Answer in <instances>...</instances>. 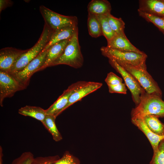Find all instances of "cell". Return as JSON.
<instances>
[{"label":"cell","instance_id":"obj_31","mask_svg":"<svg viewBox=\"0 0 164 164\" xmlns=\"http://www.w3.org/2000/svg\"><path fill=\"white\" fill-rule=\"evenodd\" d=\"M109 93H118L123 94H127V89L125 83H123L115 85L108 86Z\"/></svg>","mask_w":164,"mask_h":164},{"label":"cell","instance_id":"obj_24","mask_svg":"<svg viewBox=\"0 0 164 164\" xmlns=\"http://www.w3.org/2000/svg\"><path fill=\"white\" fill-rule=\"evenodd\" d=\"M139 15L148 22H151L156 26L164 35V19L144 12L138 10Z\"/></svg>","mask_w":164,"mask_h":164},{"label":"cell","instance_id":"obj_11","mask_svg":"<svg viewBox=\"0 0 164 164\" xmlns=\"http://www.w3.org/2000/svg\"><path fill=\"white\" fill-rule=\"evenodd\" d=\"M27 50H20L12 47L1 49L0 70L9 73L18 59Z\"/></svg>","mask_w":164,"mask_h":164},{"label":"cell","instance_id":"obj_8","mask_svg":"<svg viewBox=\"0 0 164 164\" xmlns=\"http://www.w3.org/2000/svg\"><path fill=\"white\" fill-rule=\"evenodd\" d=\"M47 53V50H43L22 70L12 75L25 89L29 84L31 76L39 71L43 66Z\"/></svg>","mask_w":164,"mask_h":164},{"label":"cell","instance_id":"obj_27","mask_svg":"<svg viewBox=\"0 0 164 164\" xmlns=\"http://www.w3.org/2000/svg\"><path fill=\"white\" fill-rule=\"evenodd\" d=\"M34 158L31 152H25L14 159L11 164H31Z\"/></svg>","mask_w":164,"mask_h":164},{"label":"cell","instance_id":"obj_13","mask_svg":"<svg viewBox=\"0 0 164 164\" xmlns=\"http://www.w3.org/2000/svg\"><path fill=\"white\" fill-rule=\"evenodd\" d=\"M107 47L118 50L144 53L133 45L128 39L125 33L116 34L107 42Z\"/></svg>","mask_w":164,"mask_h":164},{"label":"cell","instance_id":"obj_21","mask_svg":"<svg viewBox=\"0 0 164 164\" xmlns=\"http://www.w3.org/2000/svg\"><path fill=\"white\" fill-rule=\"evenodd\" d=\"M87 25L89 34L91 37L96 38L103 36L101 25L97 16L88 13Z\"/></svg>","mask_w":164,"mask_h":164},{"label":"cell","instance_id":"obj_14","mask_svg":"<svg viewBox=\"0 0 164 164\" xmlns=\"http://www.w3.org/2000/svg\"><path fill=\"white\" fill-rule=\"evenodd\" d=\"M138 10L164 18V0H140Z\"/></svg>","mask_w":164,"mask_h":164},{"label":"cell","instance_id":"obj_6","mask_svg":"<svg viewBox=\"0 0 164 164\" xmlns=\"http://www.w3.org/2000/svg\"><path fill=\"white\" fill-rule=\"evenodd\" d=\"M111 66L122 77L125 85L130 91L133 101L136 106L140 103L142 95L145 91L136 79L114 60H109Z\"/></svg>","mask_w":164,"mask_h":164},{"label":"cell","instance_id":"obj_26","mask_svg":"<svg viewBox=\"0 0 164 164\" xmlns=\"http://www.w3.org/2000/svg\"><path fill=\"white\" fill-rule=\"evenodd\" d=\"M150 164H164V138L159 142L157 151L153 152Z\"/></svg>","mask_w":164,"mask_h":164},{"label":"cell","instance_id":"obj_5","mask_svg":"<svg viewBox=\"0 0 164 164\" xmlns=\"http://www.w3.org/2000/svg\"><path fill=\"white\" fill-rule=\"evenodd\" d=\"M39 9L45 24L54 32L67 26L77 25L78 19L76 16L59 14L44 5L40 6Z\"/></svg>","mask_w":164,"mask_h":164},{"label":"cell","instance_id":"obj_12","mask_svg":"<svg viewBox=\"0 0 164 164\" xmlns=\"http://www.w3.org/2000/svg\"><path fill=\"white\" fill-rule=\"evenodd\" d=\"M102 85L100 82L84 81L82 84L71 95L68 103L62 110L61 113L74 103L99 89Z\"/></svg>","mask_w":164,"mask_h":164},{"label":"cell","instance_id":"obj_20","mask_svg":"<svg viewBox=\"0 0 164 164\" xmlns=\"http://www.w3.org/2000/svg\"><path fill=\"white\" fill-rule=\"evenodd\" d=\"M147 126L154 134L164 135V124L159 119V117L153 115H147L143 117Z\"/></svg>","mask_w":164,"mask_h":164},{"label":"cell","instance_id":"obj_32","mask_svg":"<svg viewBox=\"0 0 164 164\" xmlns=\"http://www.w3.org/2000/svg\"><path fill=\"white\" fill-rule=\"evenodd\" d=\"M13 2L9 0H0V13L6 8L11 6Z\"/></svg>","mask_w":164,"mask_h":164},{"label":"cell","instance_id":"obj_23","mask_svg":"<svg viewBox=\"0 0 164 164\" xmlns=\"http://www.w3.org/2000/svg\"><path fill=\"white\" fill-rule=\"evenodd\" d=\"M106 15L111 29L116 34L125 33V23L121 18L116 17L111 13Z\"/></svg>","mask_w":164,"mask_h":164},{"label":"cell","instance_id":"obj_1","mask_svg":"<svg viewBox=\"0 0 164 164\" xmlns=\"http://www.w3.org/2000/svg\"><path fill=\"white\" fill-rule=\"evenodd\" d=\"M102 54L108 60L116 61L122 67H128L147 70L146 61L147 56L145 53L124 51L106 46L101 47Z\"/></svg>","mask_w":164,"mask_h":164},{"label":"cell","instance_id":"obj_33","mask_svg":"<svg viewBox=\"0 0 164 164\" xmlns=\"http://www.w3.org/2000/svg\"><path fill=\"white\" fill-rule=\"evenodd\" d=\"M3 154L2 153V149L1 146H0V164H2V157Z\"/></svg>","mask_w":164,"mask_h":164},{"label":"cell","instance_id":"obj_15","mask_svg":"<svg viewBox=\"0 0 164 164\" xmlns=\"http://www.w3.org/2000/svg\"><path fill=\"white\" fill-rule=\"evenodd\" d=\"M131 121L147 137L151 145L153 152H156L159 142L164 138V135L159 136L152 132L147 126L143 117L131 118Z\"/></svg>","mask_w":164,"mask_h":164},{"label":"cell","instance_id":"obj_16","mask_svg":"<svg viewBox=\"0 0 164 164\" xmlns=\"http://www.w3.org/2000/svg\"><path fill=\"white\" fill-rule=\"evenodd\" d=\"M70 39L58 42L51 46L47 50L45 62L39 71L50 67L51 65L62 54Z\"/></svg>","mask_w":164,"mask_h":164},{"label":"cell","instance_id":"obj_2","mask_svg":"<svg viewBox=\"0 0 164 164\" xmlns=\"http://www.w3.org/2000/svg\"><path fill=\"white\" fill-rule=\"evenodd\" d=\"M54 32L45 24L42 32L36 43L20 56L9 73L13 75L22 70L44 50Z\"/></svg>","mask_w":164,"mask_h":164},{"label":"cell","instance_id":"obj_29","mask_svg":"<svg viewBox=\"0 0 164 164\" xmlns=\"http://www.w3.org/2000/svg\"><path fill=\"white\" fill-rule=\"evenodd\" d=\"M59 159L58 155L38 157L34 158L31 164H53Z\"/></svg>","mask_w":164,"mask_h":164},{"label":"cell","instance_id":"obj_7","mask_svg":"<svg viewBox=\"0 0 164 164\" xmlns=\"http://www.w3.org/2000/svg\"><path fill=\"white\" fill-rule=\"evenodd\" d=\"M122 67L136 79L146 93L161 97L160 88L147 70L126 67Z\"/></svg>","mask_w":164,"mask_h":164},{"label":"cell","instance_id":"obj_18","mask_svg":"<svg viewBox=\"0 0 164 164\" xmlns=\"http://www.w3.org/2000/svg\"><path fill=\"white\" fill-rule=\"evenodd\" d=\"M88 13L95 15H107L111 13V7L107 0H92L87 6Z\"/></svg>","mask_w":164,"mask_h":164},{"label":"cell","instance_id":"obj_28","mask_svg":"<svg viewBox=\"0 0 164 164\" xmlns=\"http://www.w3.org/2000/svg\"><path fill=\"white\" fill-rule=\"evenodd\" d=\"M53 164H79V162L76 158L67 151L61 158L55 161Z\"/></svg>","mask_w":164,"mask_h":164},{"label":"cell","instance_id":"obj_34","mask_svg":"<svg viewBox=\"0 0 164 164\" xmlns=\"http://www.w3.org/2000/svg\"><path fill=\"white\" fill-rule=\"evenodd\" d=\"M164 19V18H163Z\"/></svg>","mask_w":164,"mask_h":164},{"label":"cell","instance_id":"obj_3","mask_svg":"<svg viewBox=\"0 0 164 164\" xmlns=\"http://www.w3.org/2000/svg\"><path fill=\"white\" fill-rule=\"evenodd\" d=\"M161 97L146 92L142 94L140 103L133 108L131 118L151 115L159 118L164 116V101Z\"/></svg>","mask_w":164,"mask_h":164},{"label":"cell","instance_id":"obj_9","mask_svg":"<svg viewBox=\"0 0 164 164\" xmlns=\"http://www.w3.org/2000/svg\"><path fill=\"white\" fill-rule=\"evenodd\" d=\"M25 89L15 78L8 73L0 70V105L6 97H10L15 92Z\"/></svg>","mask_w":164,"mask_h":164},{"label":"cell","instance_id":"obj_17","mask_svg":"<svg viewBox=\"0 0 164 164\" xmlns=\"http://www.w3.org/2000/svg\"><path fill=\"white\" fill-rule=\"evenodd\" d=\"M78 30L77 25H76L67 26L54 32L43 50H47L51 46L58 42L71 38Z\"/></svg>","mask_w":164,"mask_h":164},{"label":"cell","instance_id":"obj_10","mask_svg":"<svg viewBox=\"0 0 164 164\" xmlns=\"http://www.w3.org/2000/svg\"><path fill=\"white\" fill-rule=\"evenodd\" d=\"M79 81L70 85L64 90L57 100L47 109L46 110V115L54 116L56 118L61 113L62 109L67 105L72 94L77 90L84 83Z\"/></svg>","mask_w":164,"mask_h":164},{"label":"cell","instance_id":"obj_22","mask_svg":"<svg viewBox=\"0 0 164 164\" xmlns=\"http://www.w3.org/2000/svg\"><path fill=\"white\" fill-rule=\"evenodd\" d=\"M56 118L53 115H46L42 123L51 134L53 140L55 141L58 142L61 140L63 138L56 127Z\"/></svg>","mask_w":164,"mask_h":164},{"label":"cell","instance_id":"obj_30","mask_svg":"<svg viewBox=\"0 0 164 164\" xmlns=\"http://www.w3.org/2000/svg\"><path fill=\"white\" fill-rule=\"evenodd\" d=\"M105 81L108 85H115L122 83V79L112 72L108 73L105 79Z\"/></svg>","mask_w":164,"mask_h":164},{"label":"cell","instance_id":"obj_25","mask_svg":"<svg viewBox=\"0 0 164 164\" xmlns=\"http://www.w3.org/2000/svg\"><path fill=\"white\" fill-rule=\"evenodd\" d=\"M100 22L103 36L107 41L112 39L116 34L111 29L108 21L106 15H96Z\"/></svg>","mask_w":164,"mask_h":164},{"label":"cell","instance_id":"obj_4","mask_svg":"<svg viewBox=\"0 0 164 164\" xmlns=\"http://www.w3.org/2000/svg\"><path fill=\"white\" fill-rule=\"evenodd\" d=\"M78 35V30L70 39L62 54L50 67L64 64L77 69L82 66L84 60L79 43Z\"/></svg>","mask_w":164,"mask_h":164},{"label":"cell","instance_id":"obj_19","mask_svg":"<svg viewBox=\"0 0 164 164\" xmlns=\"http://www.w3.org/2000/svg\"><path fill=\"white\" fill-rule=\"evenodd\" d=\"M18 113L25 116L33 118L41 122L44 120L46 115V110L36 106L26 105L18 110Z\"/></svg>","mask_w":164,"mask_h":164}]
</instances>
